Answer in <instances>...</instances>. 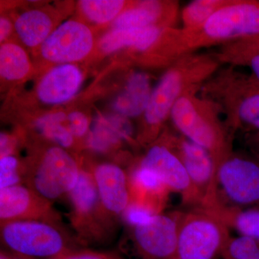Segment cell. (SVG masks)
<instances>
[{
  "label": "cell",
  "mask_w": 259,
  "mask_h": 259,
  "mask_svg": "<svg viewBox=\"0 0 259 259\" xmlns=\"http://www.w3.org/2000/svg\"><path fill=\"white\" fill-rule=\"evenodd\" d=\"M151 93L148 75L143 72L134 73L114 102V110L126 118L138 117L146 111Z\"/></svg>",
  "instance_id": "cell-20"
},
{
  "label": "cell",
  "mask_w": 259,
  "mask_h": 259,
  "mask_svg": "<svg viewBox=\"0 0 259 259\" xmlns=\"http://www.w3.org/2000/svg\"><path fill=\"white\" fill-rule=\"evenodd\" d=\"M245 142L249 153L259 160V133L245 135Z\"/></svg>",
  "instance_id": "cell-32"
},
{
  "label": "cell",
  "mask_w": 259,
  "mask_h": 259,
  "mask_svg": "<svg viewBox=\"0 0 259 259\" xmlns=\"http://www.w3.org/2000/svg\"><path fill=\"white\" fill-rule=\"evenodd\" d=\"M25 167H22L13 155L3 156L0 159V190L25 185Z\"/></svg>",
  "instance_id": "cell-29"
},
{
  "label": "cell",
  "mask_w": 259,
  "mask_h": 259,
  "mask_svg": "<svg viewBox=\"0 0 259 259\" xmlns=\"http://www.w3.org/2000/svg\"><path fill=\"white\" fill-rule=\"evenodd\" d=\"M71 202V222L79 234V242L101 241L112 221L102 208L98 191L90 170L81 168L79 180L68 194Z\"/></svg>",
  "instance_id": "cell-10"
},
{
  "label": "cell",
  "mask_w": 259,
  "mask_h": 259,
  "mask_svg": "<svg viewBox=\"0 0 259 259\" xmlns=\"http://www.w3.org/2000/svg\"><path fill=\"white\" fill-rule=\"evenodd\" d=\"M208 211L222 220L229 229L232 228L239 235L259 241V209H238L219 205Z\"/></svg>",
  "instance_id": "cell-24"
},
{
  "label": "cell",
  "mask_w": 259,
  "mask_h": 259,
  "mask_svg": "<svg viewBox=\"0 0 259 259\" xmlns=\"http://www.w3.org/2000/svg\"><path fill=\"white\" fill-rule=\"evenodd\" d=\"M132 134V125L126 117L120 115L101 116L92 126L88 137V146L97 152H106L128 140Z\"/></svg>",
  "instance_id": "cell-18"
},
{
  "label": "cell",
  "mask_w": 259,
  "mask_h": 259,
  "mask_svg": "<svg viewBox=\"0 0 259 259\" xmlns=\"http://www.w3.org/2000/svg\"><path fill=\"white\" fill-rule=\"evenodd\" d=\"M137 165L156 174L168 190L180 194L185 205L190 208L200 207V201L190 177L165 134L148 148Z\"/></svg>",
  "instance_id": "cell-12"
},
{
  "label": "cell",
  "mask_w": 259,
  "mask_h": 259,
  "mask_svg": "<svg viewBox=\"0 0 259 259\" xmlns=\"http://www.w3.org/2000/svg\"><path fill=\"white\" fill-rule=\"evenodd\" d=\"M218 64L214 56L192 54L175 61L153 89L144 113L149 139L156 137L163 122L170 117L177 100L187 92L199 90L216 71Z\"/></svg>",
  "instance_id": "cell-1"
},
{
  "label": "cell",
  "mask_w": 259,
  "mask_h": 259,
  "mask_svg": "<svg viewBox=\"0 0 259 259\" xmlns=\"http://www.w3.org/2000/svg\"><path fill=\"white\" fill-rule=\"evenodd\" d=\"M51 28V19L38 10L23 13L15 23V29L22 41L30 47L44 44L49 36Z\"/></svg>",
  "instance_id": "cell-23"
},
{
  "label": "cell",
  "mask_w": 259,
  "mask_h": 259,
  "mask_svg": "<svg viewBox=\"0 0 259 259\" xmlns=\"http://www.w3.org/2000/svg\"><path fill=\"white\" fill-rule=\"evenodd\" d=\"M218 61L248 66L250 79L259 86V36L243 37L227 42L218 55Z\"/></svg>",
  "instance_id": "cell-22"
},
{
  "label": "cell",
  "mask_w": 259,
  "mask_h": 259,
  "mask_svg": "<svg viewBox=\"0 0 259 259\" xmlns=\"http://www.w3.org/2000/svg\"><path fill=\"white\" fill-rule=\"evenodd\" d=\"M181 210L155 214L131 227V238L140 259H177Z\"/></svg>",
  "instance_id": "cell-11"
},
{
  "label": "cell",
  "mask_w": 259,
  "mask_h": 259,
  "mask_svg": "<svg viewBox=\"0 0 259 259\" xmlns=\"http://www.w3.org/2000/svg\"><path fill=\"white\" fill-rule=\"evenodd\" d=\"M238 259H259V249L251 252V253H248V254L245 255L244 256Z\"/></svg>",
  "instance_id": "cell-34"
},
{
  "label": "cell",
  "mask_w": 259,
  "mask_h": 259,
  "mask_svg": "<svg viewBox=\"0 0 259 259\" xmlns=\"http://www.w3.org/2000/svg\"><path fill=\"white\" fill-rule=\"evenodd\" d=\"M68 127L74 138H81L88 132L89 121L88 117L79 112L70 113L67 117Z\"/></svg>",
  "instance_id": "cell-30"
},
{
  "label": "cell",
  "mask_w": 259,
  "mask_h": 259,
  "mask_svg": "<svg viewBox=\"0 0 259 259\" xmlns=\"http://www.w3.org/2000/svg\"><path fill=\"white\" fill-rule=\"evenodd\" d=\"M161 27L149 26L142 28H114L104 35L100 47L106 53L131 47L140 51L150 49L161 36Z\"/></svg>",
  "instance_id": "cell-21"
},
{
  "label": "cell",
  "mask_w": 259,
  "mask_h": 259,
  "mask_svg": "<svg viewBox=\"0 0 259 259\" xmlns=\"http://www.w3.org/2000/svg\"><path fill=\"white\" fill-rule=\"evenodd\" d=\"M0 259H7L6 256H5V255L3 252H2L1 253V256H0Z\"/></svg>",
  "instance_id": "cell-36"
},
{
  "label": "cell",
  "mask_w": 259,
  "mask_h": 259,
  "mask_svg": "<svg viewBox=\"0 0 259 259\" xmlns=\"http://www.w3.org/2000/svg\"><path fill=\"white\" fill-rule=\"evenodd\" d=\"M81 167L60 146L47 148L37 161L25 167V185L53 202L68 196L79 180Z\"/></svg>",
  "instance_id": "cell-8"
},
{
  "label": "cell",
  "mask_w": 259,
  "mask_h": 259,
  "mask_svg": "<svg viewBox=\"0 0 259 259\" xmlns=\"http://www.w3.org/2000/svg\"><path fill=\"white\" fill-rule=\"evenodd\" d=\"M53 202L24 185L0 190V224L15 221H45L60 224Z\"/></svg>",
  "instance_id": "cell-13"
},
{
  "label": "cell",
  "mask_w": 259,
  "mask_h": 259,
  "mask_svg": "<svg viewBox=\"0 0 259 259\" xmlns=\"http://www.w3.org/2000/svg\"><path fill=\"white\" fill-rule=\"evenodd\" d=\"M107 217L112 220L122 217L131 204L128 171L120 165L102 163L90 169Z\"/></svg>",
  "instance_id": "cell-14"
},
{
  "label": "cell",
  "mask_w": 259,
  "mask_h": 259,
  "mask_svg": "<svg viewBox=\"0 0 259 259\" xmlns=\"http://www.w3.org/2000/svg\"><path fill=\"white\" fill-rule=\"evenodd\" d=\"M178 3L165 4L157 1L141 2L134 8L125 10L116 18L115 28H142L157 25L163 15L177 18ZM161 27V26H159Z\"/></svg>",
  "instance_id": "cell-19"
},
{
  "label": "cell",
  "mask_w": 259,
  "mask_h": 259,
  "mask_svg": "<svg viewBox=\"0 0 259 259\" xmlns=\"http://www.w3.org/2000/svg\"><path fill=\"white\" fill-rule=\"evenodd\" d=\"M197 91L184 94L174 105L170 118L179 134L209 151L218 168L233 151L231 130L220 118L219 107L205 97H197Z\"/></svg>",
  "instance_id": "cell-2"
},
{
  "label": "cell",
  "mask_w": 259,
  "mask_h": 259,
  "mask_svg": "<svg viewBox=\"0 0 259 259\" xmlns=\"http://www.w3.org/2000/svg\"><path fill=\"white\" fill-rule=\"evenodd\" d=\"M30 70L28 56L23 49L13 44H6L0 49V73L8 80H18Z\"/></svg>",
  "instance_id": "cell-25"
},
{
  "label": "cell",
  "mask_w": 259,
  "mask_h": 259,
  "mask_svg": "<svg viewBox=\"0 0 259 259\" xmlns=\"http://www.w3.org/2000/svg\"><path fill=\"white\" fill-rule=\"evenodd\" d=\"M82 79V74L76 66L61 65L42 78L37 95L42 102L50 105L69 101L79 91Z\"/></svg>",
  "instance_id": "cell-17"
},
{
  "label": "cell",
  "mask_w": 259,
  "mask_h": 259,
  "mask_svg": "<svg viewBox=\"0 0 259 259\" xmlns=\"http://www.w3.org/2000/svg\"><path fill=\"white\" fill-rule=\"evenodd\" d=\"M186 54L199 48L259 36V1L228 0L195 30H180Z\"/></svg>",
  "instance_id": "cell-3"
},
{
  "label": "cell",
  "mask_w": 259,
  "mask_h": 259,
  "mask_svg": "<svg viewBox=\"0 0 259 259\" xmlns=\"http://www.w3.org/2000/svg\"><path fill=\"white\" fill-rule=\"evenodd\" d=\"M66 119L64 112L49 114L37 119L35 128L46 139L54 141L60 147L69 148L74 144V138L69 127L63 124Z\"/></svg>",
  "instance_id": "cell-26"
},
{
  "label": "cell",
  "mask_w": 259,
  "mask_h": 259,
  "mask_svg": "<svg viewBox=\"0 0 259 259\" xmlns=\"http://www.w3.org/2000/svg\"><path fill=\"white\" fill-rule=\"evenodd\" d=\"M228 0H194L184 8L182 13L183 29L195 30L202 26Z\"/></svg>",
  "instance_id": "cell-27"
},
{
  "label": "cell",
  "mask_w": 259,
  "mask_h": 259,
  "mask_svg": "<svg viewBox=\"0 0 259 259\" xmlns=\"http://www.w3.org/2000/svg\"><path fill=\"white\" fill-rule=\"evenodd\" d=\"M229 228L207 209L181 210L177 259H219L231 238Z\"/></svg>",
  "instance_id": "cell-6"
},
{
  "label": "cell",
  "mask_w": 259,
  "mask_h": 259,
  "mask_svg": "<svg viewBox=\"0 0 259 259\" xmlns=\"http://www.w3.org/2000/svg\"><path fill=\"white\" fill-rule=\"evenodd\" d=\"M56 259H123L111 252L95 251L91 250H74Z\"/></svg>",
  "instance_id": "cell-31"
},
{
  "label": "cell",
  "mask_w": 259,
  "mask_h": 259,
  "mask_svg": "<svg viewBox=\"0 0 259 259\" xmlns=\"http://www.w3.org/2000/svg\"><path fill=\"white\" fill-rule=\"evenodd\" d=\"M80 5L83 13L90 20L95 23H104L115 18L120 13L125 5V2L120 0H83L80 2Z\"/></svg>",
  "instance_id": "cell-28"
},
{
  "label": "cell",
  "mask_w": 259,
  "mask_h": 259,
  "mask_svg": "<svg viewBox=\"0 0 259 259\" xmlns=\"http://www.w3.org/2000/svg\"><path fill=\"white\" fill-rule=\"evenodd\" d=\"M217 190L219 205L259 209L258 158L250 153L232 151L218 165Z\"/></svg>",
  "instance_id": "cell-7"
},
{
  "label": "cell",
  "mask_w": 259,
  "mask_h": 259,
  "mask_svg": "<svg viewBox=\"0 0 259 259\" xmlns=\"http://www.w3.org/2000/svg\"><path fill=\"white\" fill-rule=\"evenodd\" d=\"M11 30V24L8 19L2 18L0 20V40H4Z\"/></svg>",
  "instance_id": "cell-33"
},
{
  "label": "cell",
  "mask_w": 259,
  "mask_h": 259,
  "mask_svg": "<svg viewBox=\"0 0 259 259\" xmlns=\"http://www.w3.org/2000/svg\"><path fill=\"white\" fill-rule=\"evenodd\" d=\"M165 136L190 177L200 201V208L211 210L217 207V165L212 155L178 133H167Z\"/></svg>",
  "instance_id": "cell-9"
},
{
  "label": "cell",
  "mask_w": 259,
  "mask_h": 259,
  "mask_svg": "<svg viewBox=\"0 0 259 259\" xmlns=\"http://www.w3.org/2000/svg\"><path fill=\"white\" fill-rule=\"evenodd\" d=\"M131 204L153 214L162 213L171 191L156 174L136 164L128 171Z\"/></svg>",
  "instance_id": "cell-16"
},
{
  "label": "cell",
  "mask_w": 259,
  "mask_h": 259,
  "mask_svg": "<svg viewBox=\"0 0 259 259\" xmlns=\"http://www.w3.org/2000/svg\"><path fill=\"white\" fill-rule=\"evenodd\" d=\"M208 83V100L226 114L231 131L259 133V86L250 76L228 71Z\"/></svg>",
  "instance_id": "cell-5"
},
{
  "label": "cell",
  "mask_w": 259,
  "mask_h": 259,
  "mask_svg": "<svg viewBox=\"0 0 259 259\" xmlns=\"http://www.w3.org/2000/svg\"><path fill=\"white\" fill-rule=\"evenodd\" d=\"M93 46V34L83 23L66 22L52 32L42 44V55L57 63L79 61L88 55Z\"/></svg>",
  "instance_id": "cell-15"
},
{
  "label": "cell",
  "mask_w": 259,
  "mask_h": 259,
  "mask_svg": "<svg viewBox=\"0 0 259 259\" xmlns=\"http://www.w3.org/2000/svg\"><path fill=\"white\" fill-rule=\"evenodd\" d=\"M0 225L2 244L22 258L56 259L76 250L59 223L15 221Z\"/></svg>",
  "instance_id": "cell-4"
},
{
  "label": "cell",
  "mask_w": 259,
  "mask_h": 259,
  "mask_svg": "<svg viewBox=\"0 0 259 259\" xmlns=\"http://www.w3.org/2000/svg\"><path fill=\"white\" fill-rule=\"evenodd\" d=\"M4 254L5 255V256H6L7 259H28V258H22V257L18 256V255H13V254L7 255V254H5V253H4Z\"/></svg>",
  "instance_id": "cell-35"
}]
</instances>
